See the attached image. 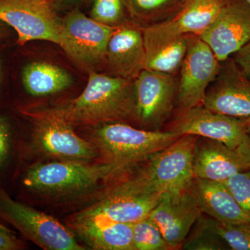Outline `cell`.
<instances>
[{"mask_svg": "<svg viewBox=\"0 0 250 250\" xmlns=\"http://www.w3.org/2000/svg\"><path fill=\"white\" fill-rule=\"evenodd\" d=\"M83 91L59 107L49 108L72 125L128 123L138 127L134 80L91 70Z\"/></svg>", "mask_w": 250, "mask_h": 250, "instance_id": "6da1fadb", "label": "cell"}, {"mask_svg": "<svg viewBox=\"0 0 250 250\" xmlns=\"http://www.w3.org/2000/svg\"><path fill=\"white\" fill-rule=\"evenodd\" d=\"M143 163L113 177L114 182L100 200L75 217H100L132 224L148 216L163 193L153 185Z\"/></svg>", "mask_w": 250, "mask_h": 250, "instance_id": "7a4b0ae2", "label": "cell"}, {"mask_svg": "<svg viewBox=\"0 0 250 250\" xmlns=\"http://www.w3.org/2000/svg\"><path fill=\"white\" fill-rule=\"evenodd\" d=\"M181 136L170 131H149L120 122L98 125L93 134L95 146L104 162L114 166L119 174L142 164Z\"/></svg>", "mask_w": 250, "mask_h": 250, "instance_id": "3957f363", "label": "cell"}, {"mask_svg": "<svg viewBox=\"0 0 250 250\" xmlns=\"http://www.w3.org/2000/svg\"><path fill=\"white\" fill-rule=\"evenodd\" d=\"M117 174L116 167L107 163L88 165L83 161H65L33 166L23 183L42 195L68 196L88 191Z\"/></svg>", "mask_w": 250, "mask_h": 250, "instance_id": "277c9868", "label": "cell"}, {"mask_svg": "<svg viewBox=\"0 0 250 250\" xmlns=\"http://www.w3.org/2000/svg\"><path fill=\"white\" fill-rule=\"evenodd\" d=\"M115 28L75 9L62 19L58 45L79 66L98 71L97 68L105 67L108 41Z\"/></svg>", "mask_w": 250, "mask_h": 250, "instance_id": "5b68a950", "label": "cell"}, {"mask_svg": "<svg viewBox=\"0 0 250 250\" xmlns=\"http://www.w3.org/2000/svg\"><path fill=\"white\" fill-rule=\"evenodd\" d=\"M0 217L27 240L47 250H83L71 232L56 219L16 201L0 190Z\"/></svg>", "mask_w": 250, "mask_h": 250, "instance_id": "8992f818", "label": "cell"}, {"mask_svg": "<svg viewBox=\"0 0 250 250\" xmlns=\"http://www.w3.org/2000/svg\"><path fill=\"white\" fill-rule=\"evenodd\" d=\"M178 75L144 69L134 80L138 127L162 131L170 121L177 104Z\"/></svg>", "mask_w": 250, "mask_h": 250, "instance_id": "52a82bcc", "label": "cell"}, {"mask_svg": "<svg viewBox=\"0 0 250 250\" xmlns=\"http://www.w3.org/2000/svg\"><path fill=\"white\" fill-rule=\"evenodd\" d=\"M0 21L16 31L19 45L32 41L59 44L62 19L47 0H0Z\"/></svg>", "mask_w": 250, "mask_h": 250, "instance_id": "ba28073f", "label": "cell"}, {"mask_svg": "<svg viewBox=\"0 0 250 250\" xmlns=\"http://www.w3.org/2000/svg\"><path fill=\"white\" fill-rule=\"evenodd\" d=\"M198 136L184 135L143 163L147 177L161 193L187 190L195 177L193 154Z\"/></svg>", "mask_w": 250, "mask_h": 250, "instance_id": "9c48e42d", "label": "cell"}, {"mask_svg": "<svg viewBox=\"0 0 250 250\" xmlns=\"http://www.w3.org/2000/svg\"><path fill=\"white\" fill-rule=\"evenodd\" d=\"M209 46L197 35H191L190 43L178 75L175 111H184L203 104L206 91L221 69Z\"/></svg>", "mask_w": 250, "mask_h": 250, "instance_id": "30bf717a", "label": "cell"}, {"mask_svg": "<svg viewBox=\"0 0 250 250\" xmlns=\"http://www.w3.org/2000/svg\"><path fill=\"white\" fill-rule=\"evenodd\" d=\"M250 125L248 122L215 113L200 105L174 112L164 130L180 136L207 138L235 147L249 136Z\"/></svg>", "mask_w": 250, "mask_h": 250, "instance_id": "8fae6325", "label": "cell"}, {"mask_svg": "<svg viewBox=\"0 0 250 250\" xmlns=\"http://www.w3.org/2000/svg\"><path fill=\"white\" fill-rule=\"evenodd\" d=\"M34 142L42 152L66 161H85L98 156L96 146L80 137L72 125L49 109L36 112Z\"/></svg>", "mask_w": 250, "mask_h": 250, "instance_id": "7c38bea8", "label": "cell"}, {"mask_svg": "<svg viewBox=\"0 0 250 250\" xmlns=\"http://www.w3.org/2000/svg\"><path fill=\"white\" fill-rule=\"evenodd\" d=\"M230 0H183L170 19L143 28L145 46L166 42L182 35L200 36Z\"/></svg>", "mask_w": 250, "mask_h": 250, "instance_id": "4fadbf2b", "label": "cell"}, {"mask_svg": "<svg viewBox=\"0 0 250 250\" xmlns=\"http://www.w3.org/2000/svg\"><path fill=\"white\" fill-rule=\"evenodd\" d=\"M221 69L206 91L202 105L210 111L250 123V79L233 59Z\"/></svg>", "mask_w": 250, "mask_h": 250, "instance_id": "5bb4252c", "label": "cell"}, {"mask_svg": "<svg viewBox=\"0 0 250 250\" xmlns=\"http://www.w3.org/2000/svg\"><path fill=\"white\" fill-rule=\"evenodd\" d=\"M250 168V136L235 147L215 140L197 138L193 154L195 177L225 182Z\"/></svg>", "mask_w": 250, "mask_h": 250, "instance_id": "9a60e30c", "label": "cell"}, {"mask_svg": "<svg viewBox=\"0 0 250 250\" xmlns=\"http://www.w3.org/2000/svg\"><path fill=\"white\" fill-rule=\"evenodd\" d=\"M199 36L220 62L230 58L250 41V5L246 0H230Z\"/></svg>", "mask_w": 250, "mask_h": 250, "instance_id": "2e32d148", "label": "cell"}, {"mask_svg": "<svg viewBox=\"0 0 250 250\" xmlns=\"http://www.w3.org/2000/svg\"><path fill=\"white\" fill-rule=\"evenodd\" d=\"M202 214L195 199L187 190L163 194L148 216L159 227L167 244L174 250H181Z\"/></svg>", "mask_w": 250, "mask_h": 250, "instance_id": "e0dca14e", "label": "cell"}, {"mask_svg": "<svg viewBox=\"0 0 250 250\" xmlns=\"http://www.w3.org/2000/svg\"><path fill=\"white\" fill-rule=\"evenodd\" d=\"M145 61L143 28L132 20L115 28L106 51L108 75L135 80L144 70Z\"/></svg>", "mask_w": 250, "mask_h": 250, "instance_id": "ac0fdd59", "label": "cell"}, {"mask_svg": "<svg viewBox=\"0 0 250 250\" xmlns=\"http://www.w3.org/2000/svg\"><path fill=\"white\" fill-rule=\"evenodd\" d=\"M202 214L223 225L250 221V212L238 203L224 182L194 177L188 189Z\"/></svg>", "mask_w": 250, "mask_h": 250, "instance_id": "d6986e66", "label": "cell"}, {"mask_svg": "<svg viewBox=\"0 0 250 250\" xmlns=\"http://www.w3.org/2000/svg\"><path fill=\"white\" fill-rule=\"evenodd\" d=\"M72 228L90 248L98 250H134L132 224L100 217H75Z\"/></svg>", "mask_w": 250, "mask_h": 250, "instance_id": "ffe728a7", "label": "cell"}, {"mask_svg": "<svg viewBox=\"0 0 250 250\" xmlns=\"http://www.w3.org/2000/svg\"><path fill=\"white\" fill-rule=\"evenodd\" d=\"M22 77L24 88L35 97L59 93L71 86L73 82L70 74L62 67L45 62L28 64Z\"/></svg>", "mask_w": 250, "mask_h": 250, "instance_id": "44dd1931", "label": "cell"}, {"mask_svg": "<svg viewBox=\"0 0 250 250\" xmlns=\"http://www.w3.org/2000/svg\"><path fill=\"white\" fill-rule=\"evenodd\" d=\"M191 35H182L166 42L145 46V69L164 75H179Z\"/></svg>", "mask_w": 250, "mask_h": 250, "instance_id": "7402d4cb", "label": "cell"}, {"mask_svg": "<svg viewBox=\"0 0 250 250\" xmlns=\"http://www.w3.org/2000/svg\"><path fill=\"white\" fill-rule=\"evenodd\" d=\"M183 0H126L131 19L141 27L167 21L178 11Z\"/></svg>", "mask_w": 250, "mask_h": 250, "instance_id": "603a6c76", "label": "cell"}, {"mask_svg": "<svg viewBox=\"0 0 250 250\" xmlns=\"http://www.w3.org/2000/svg\"><path fill=\"white\" fill-rule=\"evenodd\" d=\"M216 220L202 214L193 225L181 250H228L227 242L219 234L215 228Z\"/></svg>", "mask_w": 250, "mask_h": 250, "instance_id": "cb8c5ba5", "label": "cell"}, {"mask_svg": "<svg viewBox=\"0 0 250 250\" xmlns=\"http://www.w3.org/2000/svg\"><path fill=\"white\" fill-rule=\"evenodd\" d=\"M134 250H172L149 216L132 223Z\"/></svg>", "mask_w": 250, "mask_h": 250, "instance_id": "d4e9b609", "label": "cell"}, {"mask_svg": "<svg viewBox=\"0 0 250 250\" xmlns=\"http://www.w3.org/2000/svg\"><path fill=\"white\" fill-rule=\"evenodd\" d=\"M90 17L97 22L117 27L131 21L126 0H93Z\"/></svg>", "mask_w": 250, "mask_h": 250, "instance_id": "484cf974", "label": "cell"}, {"mask_svg": "<svg viewBox=\"0 0 250 250\" xmlns=\"http://www.w3.org/2000/svg\"><path fill=\"white\" fill-rule=\"evenodd\" d=\"M215 228L231 250H250V221L223 225L216 220Z\"/></svg>", "mask_w": 250, "mask_h": 250, "instance_id": "4316f807", "label": "cell"}, {"mask_svg": "<svg viewBox=\"0 0 250 250\" xmlns=\"http://www.w3.org/2000/svg\"><path fill=\"white\" fill-rule=\"evenodd\" d=\"M245 209L250 212V168L224 182Z\"/></svg>", "mask_w": 250, "mask_h": 250, "instance_id": "83f0119b", "label": "cell"}, {"mask_svg": "<svg viewBox=\"0 0 250 250\" xmlns=\"http://www.w3.org/2000/svg\"><path fill=\"white\" fill-rule=\"evenodd\" d=\"M10 149V129L4 118L0 117V166L7 159Z\"/></svg>", "mask_w": 250, "mask_h": 250, "instance_id": "f1b7e54d", "label": "cell"}, {"mask_svg": "<svg viewBox=\"0 0 250 250\" xmlns=\"http://www.w3.org/2000/svg\"><path fill=\"white\" fill-rule=\"evenodd\" d=\"M233 60L242 72L250 79V41L233 54Z\"/></svg>", "mask_w": 250, "mask_h": 250, "instance_id": "f546056e", "label": "cell"}, {"mask_svg": "<svg viewBox=\"0 0 250 250\" xmlns=\"http://www.w3.org/2000/svg\"><path fill=\"white\" fill-rule=\"evenodd\" d=\"M22 248L21 241L0 226V250H17Z\"/></svg>", "mask_w": 250, "mask_h": 250, "instance_id": "4dcf8cb0", "label": "cell"}, {"mask_svg": "<svg viewBox=\"0 0 250 250\" xmlns=\"http://www.w3.org/2000/svg\"><path fill=\"white\" fill-rule=\"evenodd\" d=\"M54 7L59 5L71 4V3L77 2V1H83V0H47Z\"/></svg>", "mask_w": 250, "mask_h": 250, "instance_id": "1f68e13d", "label": "cell"}, {"mask_svg": "<svg viewBox=\"0 0 250 250\" xmlns=\"http://www.w3.org/2000/svg\"><path fill=\"white\" fill-rule=\"evenodd\" d=\"M7 24L0 21V42L4 41L6 37H7L8 33Z\"/></svg>", "mask_w": 250, "mask_h": 250, "instance_id": "d6a6232c", "label": "cell"}, {"mask_svg": "<svg viewBox=\"0 0 250 250\" xmlns=\"http://www.w3.org/2000/svg\"><path fill=\"white\" fill-rule=\"evenodd\" d=\"M1 73H2V65H1V62L0 61V82H1Z\"/></svg>", "mask_w": 250, "mask_h": 250, "instance_id": "836d02e7", "label": "cell"}, {"mask_svg": "<svg viewBox=\"0 0 250 250\" xmlns=\"http://www.w3.org/2000/svg\"><path fill=\"white\" fill-rule=\"evenodd\" d=\"M248 133H249V136H250V125L249 126V129H248Z\"/></svg>", "mask_w": 250, "mask_h": 250, "instance_id": "e575fe53", "label": "cell"}, {"mask_svg": "<svg viewBox=\"0 0 250 250\" xmlns=\"http://www.w3.org/2000/svg\"><path fill=\"white\" fill-rule=\"evenodd\" d=\"M246 1L250 5V0H246Z\"/></svg>", "mask_w": 250, "mask_h": 250, "instance_id": "d590c367", "label": "cell"}]
</instances>
